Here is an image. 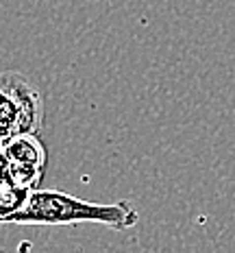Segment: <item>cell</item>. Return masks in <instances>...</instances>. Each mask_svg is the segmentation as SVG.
<instances>
[{"label":"cell","mask_w":235,"mask_h":253,"mask_svg":"<svg viewBox=\"0 0 235 253\" xmlns=\"http://www.w3.org/2000/svg\"><path fill=\"white\" fill-rule=\"evenodd\" d=\"M137 220H139L137 210L129 201L96 203V201H85V199L72 197L67 192H59V190L35 188L29 194L26 203L18 212L7 216L4 223L48 225V227L96 223L116 231H127L133 225H137Z\"/></svg>","instance_id":"cell-1"},{"label":"cell","mask_w":235,"mask_h":253,"mask_svg":"<svg viewBox=\"0 0 235 253\" xmlns=\"http://www.w3.org/2000/svg\"><path fill=\"white\" fill-rule=\"evenodd\" d=\"M44 98L18 72H4L0 81V144L20 133H39Z\"/></svg>","instance_id":"cell-2"},{"label":"cell","mask_w":235,"mask_h":253,"mask_svg":"<svg viewBox=\"0 0 235 253\" xmlns=\"http://www.w3.org/2000/svg\"><path fill=\"white\" fill-rule=\"evenodd\" d=\"M46 160V146L37 133H20L0 144V172L26 190L39 188Z\"/></svg>","instance_id":"cell-3"}]
</instances>
